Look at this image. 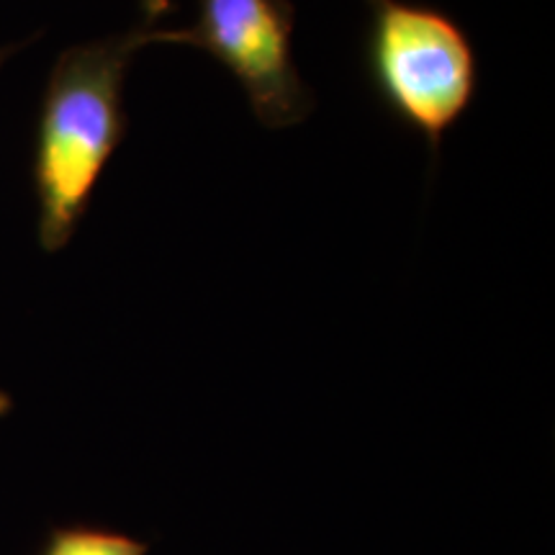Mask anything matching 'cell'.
I'll use <instances>...</instances> for the list:
<instances>
[{
	"label": "cell",
	"instance_id": "1",
	"mask_svg": "<svg viewBox=\"0 0 555 555\" xmlns=\"http://www.w3.org/2000/svg\"><path fill=\"white\" fill-rule=\"evenodd\" d=\"M150 44H185V29L155 26L69 47L54 62L34 139L39 245L60 253L78 232L95 185L127 134L124 80Z\"/></svg>",
	"mask_w": 555,
	"mask_h": 555
},
{
	"label": "cell",
	"instance_id": "2",
	"mask_svg": "<svg viewBox=\"0 0 555 555\" xmlns=\"http://www.w3.org/2000/svg\"><path fill=\"white\" fill-rule=\"evenodd\" d=\"M365 65L388 114L425 137L433 152L474 101V47L455 21L427 5L376 0Z\"/></svg>",
	"mask_w": 555,
	"mask_h": 555
},
{
	"label": "cell",
	"instance_id": "3",
	"mask_svg": "<svg viewBox=\"0 0 555 555\" xmlns=\"http://www.w3.org/2000/svg\"><path fill=\"white\" fill-rule=\"evenodd\" d=\"M185 44L208 52L232 73L262 127H294L314 108L294 62L288 0H198V21L185 29Z\"/></svg>",
	"mask_w": 555,
	"mask_h": 555
},
{
	"label": "cell",
	"instance_id": "4",
	"mask_svg": "<svg viewBox=\"0 0 555 555\" xmlns=\"http://www.w3.org/2000/svg\"><path fill=\"white\" fill-rule=\"evenodd\" d=\"M150 545L103 527H57L47 538L41 555H147Z\"/></svg>",
	"mask_w": 555,
	"mask_h": 555
},
{
	"label": "cell",
	"instance_id": "5",
	"mask_svg": "<svg viewBox=\"0 0 555 555\" xmlns=\"http://www.w3.org/2000/svg\"><path fill=\"white\" fill-rule=\"evenodd\" d=\"M142 5H144V16H147L150 24H155V21L168 16L172 9L170 0H142Z\"/></svg>",
	"mask_w": 555,
	"mask_h": 555
},
{
	"label": "cell",
	"instance_id": "6",
	"mask_svg": "<svg viewBox=\"0 0 555 555\" xmlns=\"http://www.w3.org/2000/svg\"><path fill=\"white\" fill-rule=\"evenodd\" d=\"M11 406H13V401H11L9 393H3V391H0V416H3V414H9V412H11Z\"/></svg>",
	"mask_w": 555,
	"mask_h": 555
},
{
	"label": "cell",
	"instance_id": "7",
	"mask_svg": "<svg viewBox=\"0 0 555 555\" xmlns=\"http://www.w3.org/2000/svg\"><path fill=\"white\" fill-rule=\"evenodd\" d=\"M18 47H21V44H13V47H5V50H0V65H3V62H5V60H9V57H11V54L18 50Z\"/></svg>",
	"mask_w": 555,
	"mask_h": 555
}]
</instances>
